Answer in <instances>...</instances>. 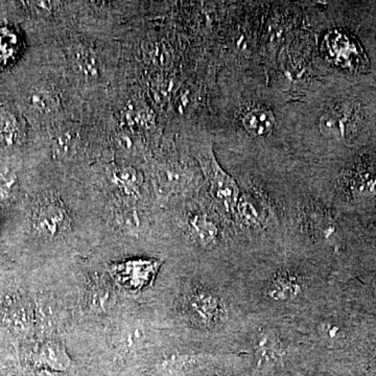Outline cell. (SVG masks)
<instances>
[{"label":"cell","mask_w":376,"mask_h":376,"mask_svg":"<svg viewBox=\"0 0 376 376\" xmlns=\"http://www.w3.org/2000/svg\"><path fill=\"white\" fill-rule=\"evenodd\" d=\"M74 72L86 79H96L100 74V60L92 50L79 48L72 54Z\"/></svg>","instance_id":"9c48e42d"},{"label":"cell","mask_w":376,"mask_h":376,"mask_svg":"<svg viewBox=\"0 0 376 376\" xmlns=\"http://www.w3.org/2000/svg\"><path fill=\"white\" fill-rule=\"evenodd\" d=\"M76 145H78V140L74 135L70 132H64L59 134L54 139V149L58 157L65 158L74 154Z\"/></svg>","instance_id":"9a60e30c"},{"label":"cell","mask_w":376,"mask_h":376,"mask_svg":"<svg viewBox=\"0 0 376 376\" xmlns=\"http://www.w3.org/2000/svg\"><path fill=\"white\" fill-rule=\"evenodd\" d=\"M189 231L196 242L202 246H209L218 236V229L212 222L204 216H195L189 221Z\"/></svg>","instance_id":"30bf717a"},{"label":"cell","mask_w":376,"mask_h":376,"mask_svg":"<svg viewBox=\"0 0 376 376\" xmlns=\"http://www.w3.org/2000/svg\"><path fill=\"white\" fill-rule=\"evenodd\" d=\"M186 305L191 318L202 325H210L216 322L220 313L218 299L204 291H197L189 295Z\"/></svg>","instance_id":"3957f363"},{"label":"cell","mask_w":376,"mask_h":376,"mask_svg":"<svg viewBox=\"0 0 376 376\" xmlns=\"http://www.w3.org/2000/svg\"><path fill=\"white\" fill-rule=\"evenodd\" d=\"M357 110L351 104H341L329 109L320 119L321 132L325 136L344 138L353 132Z\"/></svg>","instance_id":"7a4b0ae2"},{"label":"cell","mask_w":376,"mask_h":376,"mask_svg":"<svg viewBox=\"0 0 376 376\" xmlns=\"http://www.w3.org/2000/svg\"><path fill=\"white\" fill-rule=\"evenodd\" d=\"M244 130L254 137L267 136L276 125V118L272 111L264 107L249 109L242 117Z\"/></svg>","instance_id":"8992f818"},{"label":"cell","mask_w":376,"mask_h":376,"mask_svg":"<svg viewBox=\"0 0 376 376\" xmlns=\"http://www.w3.org/2000/svg\"><path fill=\"white\" fill-rule=\"evenodd\" d=\"M17 306L12 309L10 313V319H11L12 324L19 328H25L30 322V311L26 309L25 305L18 304Z\"/></svg>","instance_id":"e0dca14e"},{"label":"cell","mask_w":376,"mask_h":376,"mask_svg":"<svg viewBox=\"0 0 376 376\" xmlns=\"http://www.w3.org/2000/svg\"><path fill=\"white\" fill-rule=\"evenodd\" d=\"M38 364L52 371H66L72 366V359L66 348L58 342H48L40 347L36 355Z\"/></svg>","instance_id":"52a82bcc"},{"label":"cell","mask_w":376,"mask_h":376,"mask_svg":"<svg viewBox=\"0 0 376 376\" xmlns=\"http://www.w3.org/2000/svg\"><path fill=\"white\" fill-rule=\"evenodd\" d=\"M117 340L121 349H133L143 341V331L135 326L123 327L119 331Z\"/></svg>","instance_id":"2e32d148"},{"label":"cell","mask_w":376,"mask_h":376,"mask_svg":"<svg viewBox=\"0 0 376 376\" xmlns=\"http://www.w3.org/2000/svg\"><path fill=\"white\" fill-rule=\"evenodd\" d=\"M37 376H61L59 372L52 371V370L42 369L37 373Z\"/></svg>","instance_id":"ac0fdd59"},{"label":"cell","mask_w":376,"mask_h":376,"mask_svg":"<svg viewBox=\"0 0 376 376\" xmlns=\"http://www.w3.org/2000/svg\"><path fill=\"white\" fill-rule=\"evenodd\" d=\"M300 286L297 284V281L290 277L280 276L277 277L270 288H269V295L275 300H288L293 298L300 292Z\"/></svg>","instance_id":"8fae6325"},{"label":"cell","mask_w":376,"mask_h":376,"mask_svg":"<svg viewBox=\"0 0 376 376\" xmlns=\"http://www.w3.org/2000/svg\"><path fill=\"white\" fill-rule=\"evenodd\" d=\"M114 180L121 187L125 188V191H131V193H134L140 183L138 174L131 167H123L115 171Z\"/></svg>","instance_id":"5bb4252c"},{"label":"cell","mask_w":376,"mask_h":376,"mask_svg":"<svg viewBox=\"0 0 376 376\" xmlns=\"http://www.w3.org/2000/svg\"><path fill=\"white\" fill-rule=\"evenodd\" d=\"M325 54L333 64L353 72H365L369 61L361 44L349 34L333 30L325 37Z\"/></svg>","instance_id":"6da1fadb"},{"label":"cell","mask_w":376,"mask_h":376,"mask_svg":"<svg viewBox=\"0 0 376 376\" xmlns=\"http://www.w3.org/2000/svg\"><path fill=\"white\" fill-rule=\"evenodd\" d=\"M113 295L110 286L105 279L96 278L91 282L87 293L89 307L96 313H106L112 302Z\"/></svg>","instance_id":"ba28073f"},{"label":"cell","mask_w":376,"mask_h":376,"mask_svg":"<svg viewBox=\"0 0 376 376\" xmlns=\"http://www.w3.org/2000/svg\"><path fill=\"white\" fill-rule=\"evenodd\" d=\"M208 176H209L211 191L218 201L223 203L227 207H231L236 204L238 198V187L232 178H230L214 159L208 165Z\"/></svg>","instance_id":"5b68a950"},{"label":"cell","mask_w":376,"mask_h":376,"mask_svg":"<svg viewBox=\"0 0 376 376\" xmlns=\"http://www.w3.org/2000/svg\"><path fill=\"white\" fill-rule=\"evenodd\" d=\"M68 225L67 212L56 203L42 206L36 216V228L48 238L60 236Z\"/></svg>","instance_id":"277c9868"},{"label":"cell","mask_w":376,"mask_h":376,"mask_svg":"<svg viewBox=\"0 0 376 376\" xmlns=\"http://www.w3.org/2000/svg\"><path fill=\"white\" fill-rule=\"evenodd\" d=\"M258 355L260 361L272 362L279 357L278 342L270 335H264L258 340Z\"/></svg>","instance_id":"4fadbf2b"},{"label":"cell","mask_w":376,"mask_h":376,"mask_svg":"<svg viewBox=\"0 0 376 376\" xmlns=\"http://www.w3.org/2000/svg\"><path fill=\"white\" fill-rule=\"evenodd\" d=\"M30 105L36 110L50 112L58 107V96L50 90H38L30 96Z\"/></svg>","instance_id":"7c38bea8"}]
</instances>
